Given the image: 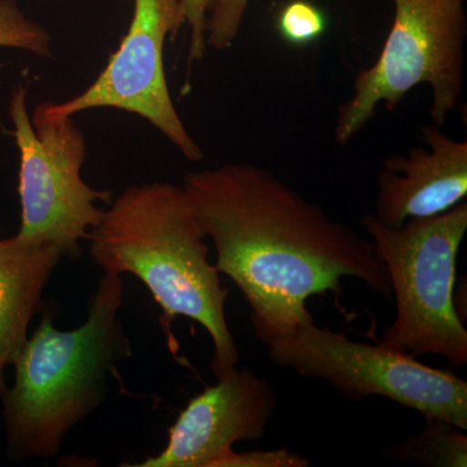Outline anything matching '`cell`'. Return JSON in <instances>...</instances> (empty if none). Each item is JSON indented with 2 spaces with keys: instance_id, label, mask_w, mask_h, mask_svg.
<instances>
[{
  "instance_id": "15",
  "label": "cell",
  "mask_w": 467,
  "mask_h": 467,
  "mask_svg": "<svg viewBox=\"0 0 467 467\" xmlns=\"http://www.w3.org/2000/svg\"><path fill=\"white\" fill-rule=\"evenodd\" d=\"M250 0H214L207 21V46L223 51L238 38Z\"/></svg>"
},
{
  "instance_id": "1",
  "label": "cell",
  "mask_w": 467,
  "mask_h": 467,
  "mask_svg": "<svg viewBox=\"0 0 467 467\" xmlns=\"http://www.w3.org/2000/svg\"><path fill=\"white\" fill-rule=\"evenodd\" d=\"M183 187L229 276L251 308V322L278 326L309 317L306 301L353 278L392 301L389 273L374 243L247 162L189 171Z\"/></svg>"
},
{
  "instance_id": "17",
  "label": "cell",
  "mask_w": 467,
  "mask_h": 467,
  "mask_svg": "<svg viewBox=\"0 0 467 467\" xmlns=\"http://www.w3.org/2000/svg\"><path fill=\"white\" fill-rule=\"evenodd\" d=\"M184 24L190 30L189 61H201L207 54V21L214 0H180Z\"/></svg>"
},
{
  "instance_id": "5",
  "label": "cell",
  "mask_w": 467,
  "mask_h": 467,
  "mask_svg": "<svg viewBox=\"0 0 467 467\" xmlns=\"http://www.w3.org/2000/svg\"><path fill=\"white\" fill-rule=\"evenodd\" d=\"M254 331L276 367L324 380L349 400L380 396L467 431V382L453 370L427 367L382 343L353 342L318 327L313 316Z\"/></svg>"
},
{
  "instance_id": "13",
  "label": "cell",
  "mask_w": 467,
  "mask_h": 467,
  "mask_svg": "<svg viewBox=\"0 0 467 467\" xmlns=\"http://www.w3.org/2000/svg\"><path fill=\"white\" fill-rule=\"evenodd\" d=\"M51 43L48 30L27 17L16 0H0V47L50 57Z\"/></svg>"
},
{
  "instance_id": "12",
  "label": "cell",
  "mask_w": 467,
  "mask_h": 467,
  "mask_svg": "<svg viewBox=\"0 0 467 467\" xmlns=\"http://www.w3.org/2000/svg\"><path fill=\"white\" fill-rule=\"evenodd\" d=\"M423 431L401 442L387 445L383 454L426 467H466L467 436L460 427L441 418H425Z\"/></svg>"
},
{
  "instance_id": "9",
  "label": "cell",
  "mask_w": 467,
  "mask_h": 467,
  "mask_svg": "<svg viewBox=\"0 0 467 467\" xmlns=\"http://www.w3.org/2000/svg\"><path fill=\"white\" fill-rule=\"evenodd\" d=\"M272 384L250 368H233L189 401L169 430L167 447L134 467H217L239 441H256L276 411Z\"/></svg>"
},
{
  "instance_id": "10",
  "label": "cell",
  "mask_w": 467,
  "mask_h": 467,
  "mask_svg": "<svg viewBox=\"0 0 467 467\" xmlns=\"http://www.w3.org/2000/svg\"><path fill=\"white\" fill-rule=\"evenodd\" d=\"M425 147L384 160L378 175L374 217L387 227L413 218L438 216L465 201L467 142L445 134L441 126L420 129Z\"/></svg>"
},
{
  "instance_id": "16",
  "label": "cell",
  "mask_w": 467,
  "mask_h": 467,
  "mask_svg": "<svg viewBox=\"0 0 467 467\" xmlns=\"http://www.w3.org/2000/svg\"><path fill=\"white\" fill-rule=\"evenodd\" d=\"M310 461L287 448L270 451H232L217 467H308Z\"/></svg>"
},
{
  "instance_id": "18",
  "label": "cell",
  "mask_w": 467,
  "mask_h": 467,
  "mask_svg": "<svg viewBox=\"0 0 467 467\" xmlns=\"http://www.w3.org/2000/svg\"><path fill=\"white\" fill-rule=\"evenodd\" d=\"M7 391V384H5V370H0V398Z\"/></svg>"
},
{
  "instance_id": "6",
  "label": "cell",
  "mask_w": 467,
  "mask_h": 467,
  "mask_svg": "<svg viewBox=\"0 0 467 467\" xmlns=\"http://www.w3.org/2000/svg\"><path fill=\"white\" fill-rule=\"evenodd\" d=\"M465 0H393L395 18L376 63L361 70L337 109L335 140L347 144L384 104L393 110L416 86L431 88L434 125L459 106L465 67Z\"/></svg>"
},
{
  "instance_id": "3",
  "label": "cell",
  "mask_w": 467,
  "mask_h": 467,
  "mask_svg": "<svg viewBox=\"0 0 467 467\" xmlns=\"http://www.w3.org/2000/svg\"><path fill=\"white\" fill-rule=\"evenodd\" d=\"M122 301V276L104 275L75 330H58L54 316L43 313L12 364L14 386L2 396L9 460L57 456L67 435L106 401L109 377L133 355Z\"/></svg>"
},
{
  "instance_id": "14",
  "label": "cell",
  "mask_w": 467,
  "mask_h": 467,
  "mask_svg": "<svg viewBox=\"0 0 467 467\" xmlns=\"http://www.w3.org/2000/svg\"><path fill=\"white\" fill-rule=\"evenodd\" d=\"M325 29L324 14L306 0L288 3L278 16L279 33L292 45H308L321 36Z\"/></svg>"
},
{
  "instance_id": "11",
  "label": "cell",
  "mask_w": 467,
  "mask_h": 467,
  "mask_svg": "<svg viewBox=\"0 0 467 467\" xmlns=\"http://www.w3.org/2000/svg\"><path fill=\"white\" fill-rule=\"evenodd\" d=\"M67 252L48 241L0 239V370L14 364L27 340L30 319Z\"/></svg>"
},
{
  "instance_id": "4",
  "label": "cell",
  "mask_w": 467,
  "mask_h": 467,
  "mask_svg": "<svg viewBox=\"0 0 467 467\" xmlns=\"http://www.w3.org/2000/svg\"><path fill=\"white\" fill-rule=\"evenodd\" d=\"M362 226L386 265L396 316L379 343L418 356L467 362V331L454 306L456 263L467 230V202L434 217L387 227L367 214Z\"/></svg>"
},
{
  "instance_id": "8",
  "label": "cell",
  "mask_w": 467,
  "mask_h": 467,
  "mask_svg": "<svg viewBox=\"0 0 467 467\" xmlns=\"http://www.w3.org/2000/svg\"><path fill=\"white\" fill-rule=\"evenodd\" d=\"M184 24L180 0H134L133 17L119 48L94 84L61 103L39 104L48 116L116 109L143 117L192 162L204 158L175 109L165 75L164 47Z\"/></svg>"
},
{
  "instance_id": "7",
  "label": "cell",
  "mask_w": 467,
  "mask_h": 467,
  "mask_svg": "<svg viewBox=\"0 0 467 467\" xmlns=\"http://www.w3.org/2000/svg\"><path fill=\"white\" fill-rule=\"evenodd\" d=\"M26 88L20 86L9 101V117L20 152L18 195L21 226L16 234L27 241L60 244L67 257L81 252L103 217L99 202L112 193L95 190L82 178L88 143L72 116L46 115L39 107L29 115Z\"/></svg>"
},
{
  "instance_id": "2",
  "label": "cell",
  "mask_w": 467,
  "mask_h": 467,
  "mask_svg": "<svg viewBox=\"0 0 467 467\" xmlns=\"http://www.w3.org/2000/svg\"><path fill=\"white\" fill-rule=\"evenodd\" d=\"M205 238L184 187L159 181L125 189L88 235L104 275L137 276L168 321L186 317L207 330L220 378L236 367L239 349L226 321L229 290L208 261Z\"/></svg>"
}]
</instances>
